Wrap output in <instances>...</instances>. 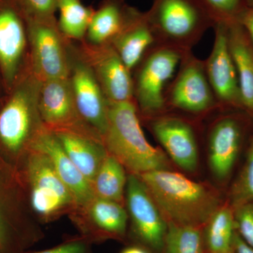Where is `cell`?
Listing matches in <instances>:
<instances>
[{
  "label": "cell",
  "instance_id": "1",
  "mask_svg": "<svg viewBox=\"0 0 253 253\" xmlns=\"http://www.w3.org/2000/svg\"><path fill=\"white\" fill-rule=\"evenodd\" d=\"M167 222L203 228L220 208L215 191L169 169L137 174Z\"/></svg>",
  "mask_w": 253,
  "mask_h": 253
},
{
  "label": "cell",
  "instance_id": "2",
  "mask_svg": "<svg viewBox=\"0 0 253 253\" xmlns=\"http://www.w3.org/2000/svg\"><path fill=\"white\" fill-rule=\"evenodd\" d=\"M139 118L134 101L109 103L108 127L102 138L108 153L134 174L169 169L167 156L149 144Z\"/></svg>",
  "mask_w": 253,
  "mask_h": 253
},
{
  "label": "cell",
  "instance_id": "3",
  "mask_svg": "<svg viewBox=\"0 0 253 253\" xmlns=\"http://www.w3.org/2000/svg\"><path fill=\"white\" fill-rule=\"evenodd\" d=\"M156 44L192 51L215 22L201 0H154L145 12Z\"/></svg>",
  "mask_w": 253,
  "mask_h": 253
},
{
  "label": "cell",
  "instance_id": "4",
  "mask_svg": "<svg viewBox=\"0 0 253 253\" xmlns=\"http://www.w3.org/2000/svg\"><path fill=\"white\" fill-rule=\"evenodd\" d=\"M42 83L31 70L0 111V141L10 152L16 154L26 146L31 149L46 128L39 109Z\"/></svg>",
  "mask_w": 253,
  "mask_h": 253
},
{
  "label": "cell",
  "instance_id": "5",
  "mask_svg": "<svg viewBox=\"0 0 253 253\" xmlns=\"http://www.w3.org/2000/svg\"><path fill=\"white\" fill-rule=\"evenodd\" d=\"M183 54L178 50L156 44L133 71L134 101L141 117H152L167 111L165 93Z\"/></svg>",
  "mask_w": 253,
  "mask_h": 253
},
{
  "label": "cell",
  "instance_id": "6",
  "mask_svg": "<svg viewBox=\"0 0 253 253\" xmlns=\"http://www.w3.org/2000/svg\"><path fill=\"white\" fill-rule=\"evenodd\" d=\"M166 110L204 116L220 108L206 74L205 62L192 51L183 54L165 93Z\"/></svg>",
  "mask_w": 253,
  "mask_h": 253
},
{
  "label": "cell",
  "instance_id": "7",
  "mask_svg": "<svg viewBox=\"0 0 253 253\" xmlns=\"http://www.w3.org/2000/svg\"><path fill=\"white\" fill-rule=\"evenodd\" d=\"M26 21L33 74L42 82L69 77L71 41L60 31L56 18Z\"/></svg>",
  "mask_w": 253,
  "mask_h": 253
},
{
  "label": "cell",
  "instance_id": "8",
  "mask_svg": "<svg viewBox=\"0 0 253 253\" xmlns=\"http://www.w3.org/2000/svg\"><path fill=\"white\" fill-rule=\"evenodd\" d=\"M68 79L80 116L102 139L108 127L109 102L90 66L72 41Z\"/></svg>",
  "mask_w": 253,
  "mask_h": 253
},
{
  "label": "cell",
  "instance_id": "9",
  "mask_svg": "<svg viewBox=\"0 0 253 253\" xmlns=\"http://www.w3.org/2000/svg\"><path fill=\"white\" fill-rule=\"evenodd\" d=\"M144 118L173 162L186 172H194L199 163V143L194 122L168 111Z\"/></svg>",
  "mask_w": 253,
  "mask_h": 253
},
{
  "label": "cell",
  "instance_id": "10",
  "mask_svg": "<svg viewBox=\"0 0 253 253\" xmlns=\"http://www.w3.org/2000/svg\"><path fill=\"white\" fill-rule=\"evenodd\" d=\"M28 161L31 207L37 214L49 217L76 205L72 194L58 175L46 155L31 150Z\"/></svg>",
  "mask_w": 253,
  "mask_h": 253
},
{
  "label": "cell",
  "instance_id": "11",
  "mask_svg": "<svg viewBox=\"0 0 253 253\" xmlns=\"http://www.w3.org/2000/svg\"><path fill=\"white\" fill-rule=\"evenodd\" d=\"M212 51L204 60L208 81L222 109H243L239 78L229 49L226 21L214 24Z\"/></svg>",
  "mask_w": 253,
  "mask_h": 253
},
{
  "label": "cell",
  "instance_id": "12",
  "mask_svg": "<svg viewBox=\"0 0 253 253\" xmlns=\"http://www.w3.org/2000/svg\"><path fill=\"white\" fill-rule=\"evenodd\" d=\"M78 48L109 103L134 101L132 74L111 44L95 46L82 41Z\"/></svg>",
  "mask_w": 253,
  "mask_h": 253
},
{
  "label": "cell",
  "instance_id": "13",
  "mask_svg": "<svg viewBox=\"0 0 253 253\" xmlns=\"http://www.w3.org/2000/svg\"><path fill=\"white\" fill-rule=\"evenodd\" d=\"M126 205L136 235L146 246L162 252L168 222L137 174L126 181Z\"/></svg>",
  "mask_w": 253,
  "mask_h": 253
},
{
  "label": "cell",
  "instance_id": "14",
  "mask_svg": "<svg viewBox=\"0 0 253 253\" xmlns=\"http://www.w3.org/2000/svg\"><path fill=\"white\" fill-rule=\"evenodd\" d=\"M39 109L44 126L50 130H71L99 136L82 120L68 78L42 83Z\"/></svg>",
  "mask_w": 253,
  "mask_h": 253
},
{
  "label": "cell",
  "instance_id": "15",
  "mask_svg": "<svg viewBox=\"0 0 253 253\" xmlns=\"http://www.w3.org/2000/svg\"><path fill=\"white\" fill-rule=\"evenodd\" d=\"M243 138L242 123L232 115H222L210 126L207 136L210 167L219 180H225L232 172Z\"/></svg>",
  "mask_w": 253,
  "mask_h": 253
},
{
  "label": "cell",
  "instance_id": "16",
  "mask_svg": "<svg viewBox=\"0 0 253 253\" xmlns=\"http://www.w3.org/2000/svg\"><path fill=\"white\" fill-rule=\"evenodd\" d=\"M31 150L46 155L63 182L70 190L76 204L87 208L96 197L92 184L75 166L54 131L46 127L36 138Z\"/></svg>",
  "mask_w": 253,
  "mask_h": 253
},
{
  "label": "cell",
  "instance_id": "17",
  "mask_svg": "<svg viewBox=\"0 0 253 253\" xmlns=\"http://www.w3.org/2000/svg\"><path fill=\"white\" fill-rule=\"evenodd\" d=\"M28 31L12 8L0 10V68L9 86L14 85L27 44Z\"/></svg>",
  "mask_w": 253,
  "mask_h": 253
},
{
  "label": "cell",
  "instance_id": "18",
  "mask_svg": "<svg viewBox=\"0 0 253 253\" xmlns=\"http://www.w3.org/2000/svg\"><path fill=\"white\" fill-rule=\"evenodd\" d=\"M110 44L132 74L145 54L156 44L145 12L134 8L127 22Z\"/></svg>",
  "mask_w": 253,
  "mask_h": 253
},
{
  "label": "cell",
  "instance_id": "19",
  "mask_svg": "<svg viewBox=\"0 0 253 253\" xmlns=\"http://www.w3.org/2000/svg\"><path fill=\"white\" fill-rule=\"evenodd\" d=\"M53 131L68 157L92 184L109 154L102 139L78 131L65 129Z\"/></svg>",
  "mask_w": 253,
  "mask_h": 253
},
{
  "label": "cell",
  "instance_id": "20",
  "mask_svg": "<svg viewBox=\"0 0 253 253\" xmlns=\"http://www.w3.org/2000/svg\"><path fill=\"white\" fill-rule=\"evenodd\" d=\"M231 56L235 63L243 109L253 114V47L246 30L236 20L226 21Z\"/></svg>",
  "mask_w": 253,
  "mask_h": 253
},
{
  "label": "cell",
  "instance_id": "21",
  "mask_svg": "<svg viewBox=\"0 0 253 253\" xmlns=\"http://www.w3.org/2000/svg\"><path fill=\"white\" fill-rule=\"evenodd\" d=\"M134 9L125 0H104L95 10L83 41L95 46L110 44L127 22Z\"/></svg>",
  "mask_w": 253,
  "mask_h": 253
},
{
  "label": "cell",
  "instance_id": "22",
  "mask_svg": "<svg viewBox=\"0 0 253 253\" xmlns=\"http://www.w3.org/2000/svg\"><path fill=\"white\" fill-rule=\"evenodd\" d=\"M236 234L234 209L229 204L221 205L205 226L206 253H234Z\"/></svg>",
  "mask_w": 253,
  "mask_h": 253
},
{
  "label": "cell",
  "instance_id": "23",
  "mask_svg": "<svg viewBox=\"0 0 253 253\" xmlns=\"http://www.w3.org/2000/svg\"><path fill=\"white\" fill-rule=\"evenodd\" d=\"M95 10L81 0H59L58 26L68 41H83Z\"/></svg>",
  "mask_w": 253,
  "mask_h": 253
},
{
  "label": "cell",
  "instance_id": "24",
  "mask_svg": "<svg viewBox=\"0 0 253 253\" xmlns=\"http://www.w3.org/2000/svg\"><path fill=\"white\" fill-rule=\"evenodd\" d=\"M126 181L122 163L112 155L108 154L93 181L96 197L121 203Z\"/></svg>",
  "mask_w": 253,
  "mask_h": 253
},
{
  "label": "cell",
  "instance_id": "25",
  "mask_svg": "<svg viewBox=\"0 0 253 253\" xmlns=\"http://www.w3.org/2000/svg\"><path fill=\"white\" fill-rule=\"evenodd\" d=\"M86 208L91 220L100 229L113 235H124L128 217L121 203L95 197Z\"/></svg>",
  "mask_w": 253,
  "mask_h": 253
},
{
  "label": "cell",
  "instance_id": "26",
  "mask_svg": "<svg viewBox=\"0 0 253 253\" xmlns=\"http://www.w3.org/2000/svg\"><path fill=\"white\" fill-rule=\"evenodd\" d=\"M166 253H206L202 228L168 223Z\"/></svg>",
  "mask_w": 253,
  "mask_h": 253
},
{
  "label": "cell",
  "instance_id": "27",
  "mask_svg": "<svg viewBox=\"0 0 253 253\" xmlns=\"http://www.w3.org/2000/svg\"><path fill=\"white\" fill-rule=\"evenodd\" d=\"M253 202V138L247 158L229 193V205L233 209Z\"/></svg>",
  "mask_w": 253,
  "mask_h": 253
},
{
  "label": "cell",
  "instance_id": "28",
  "mask_svg": "<svg viewBox=\"0 0 253 253\" xmlns=\"http://www.w3.org/2000/svg\"><path fill=\"white\" fill-rule=\"evenodd\" d=\"M214 22L235 20L245 6L244 0H201Z\"/></svg>",
  "mask_w": 253,
  "mask_h": 253
},
{
  "label": "cell",
  "instance_id": "29",
  "mask_svg": "<svg viewBox=\"0 0 253 253\" xmlns=\"http://www.w3.org/2000/svg\"><path fill=\"white\" fill-rule=\"evenodd\" d=\"M26 20L56 18L59 0H19Z\"/></svg>",
  "mask_w": 253,
  "mask_h": 253
},
{
  "label": "cell",
  "instance_id": "30",
  "mask_svg": "<svg viewBox=\"0 0 253 253\" xmlns=\"http://www.w3.org/2000/svg\"><path fill=\"white\" fill-rule=\"evenodd\" d=\"M236 231L246 244L253 248V202L234 208Z\"/></svg>",
  "mask_w": 253,
  "mask_h": 253
},
{
  "label": "cell",
  "instance_id": "31",
  "mask_svg": "<svg viewBox=\"0 0 253 253\" xmlns=\"http://www.w3.org/2000/svg\"><path fill=\"white\" fill-rule=\"evenodd\" d=\"M235 20L246 30L253 47V9L245 6Z\"/></svg>",
  "mask_w": 253,
  "mask_h": 253
},
{
  "label": "cell",
  "instance_id": "32",
  "mask_svg": "<svg viewBox=\"0 0 253 253\" xmlns=\"http://www.w3.org/2000/svg\"><path fill=\"white\" fill-rule=\"evenodd\" d=\"M86 248L82 242H72L60 246L54 249L36 253H85Z\"/></svg>",
  "mask_w": 253,
  "mask_h": 253
},
{
  "label": "cell",
  "instance_id": "33",
  "mask_svg": "<svg viewBox=\"0 0 253 253\" xmlns=\"http://www.w3.org/2000/svg\"><path fill=\"white\" fill-rule=\"evenodd\" d=\"M234 253H253V248L241 239L236 231L235 241H234Z\"/></svg>",
  "mask_w": 253,
  "mask_h": 253
},
{
  "label": "cell",
  "instance_id": "34",
  "mask_svg": "<svg viewBox=\"0 0 253 253\" xmlns=\"http://www.w3.org/2000/svg\"><path fill=\"white\" fill-rule=\"evenodd\" d=\"M4 215V211L0 201V249L3 247L6 241V221Z\"/></svg>",
  "mask_w": 253,
  "mask_h": 253
},
{
  "label": "cell",
  "instance_id": "35",
  "mask_svg": "<svg viewBox=\"0 0 253 253\" xmlns=\"http://www.w3.org/2000/svg\"><path fill=\"white\" fill-rule=\"evenodd\" d=\"M121 253H149L146 252L144 249H141V248L136 247V246H133V247L126 248V249L123 250Z\"/></svg>",
  "mask_w": 253,
  "mask_h": 253
},
{
  "label": "cell",
  "instance_id": "36",
  "mask_svg": "<svg viewBox=\"0 0 253 253\" xmlns=\"http://www.w3.org/2000/svg\"><path fill=\"white\" fill-rule=\"evenodd\" d=\"M245 6L253 9V0H244Z\"/></svg>",
  "mask_w": 253,
  "mask_h": 253
}]
</instances>
